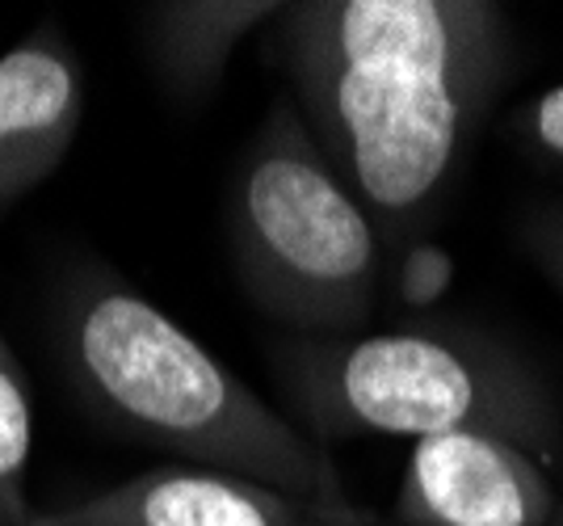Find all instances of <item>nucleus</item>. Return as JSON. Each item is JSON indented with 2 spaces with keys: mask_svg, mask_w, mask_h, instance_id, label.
I'll use <instances>...</instances> for the list:
<instances>
[{
  "mask_svg": "<svg viewBox=\"0 0 563 526\" xmlns=\"http://www.w3.org/2000/svg\"><path fill=\"white\" fill-rule=\"evenodd\" d=\"M85 122V64L59 25L0 55V211L64 165Z\"/></svg>",
  "mask_w": 563,
  "mask_h": 526,
  "instance_id": "6",
  "label": "nucleus"
},
{
  "mask_svg": "<svg viewBox=\"0 0 563 526\" xmlns=\"http://www.w3.org/2000/svg\"><path fill=\"white\" fill-rule=\"evenodd\" d=\"M450 274H454V265L442 249H433V244H412V249H404V262H399V295H404V304H433L442 291H446Z\"/></svg>",
  "mask_w": 563,
  "mask_h": 526,
  "instance_id": "12",
  "label": "nucleus"
},
{
  "mask_svg": "<svg viewBox=\"0 0 563 526\" xmlns=\"http://www.w3.org/2000/svg\"><path fill=\"white\" fill-rule=\"evenodd\" d=\"M55 346L76 401L101 426L307 502L324 447L106 265H76L55 295Z\"/></svg>",
  "mask_w": 563,
  "mask_h": 526,
  "instance_id": "2",
  "label": "nucleus"
},
{
  "mask_svg": "<svg viewBox=\"0 0 563 526\" xmlns=\"http://www.w3.org/2000/svg\"><path fill=\"white\" fill-rule=\"evenodd\" d=\"M509 131L526 152H534L551 165H563V85H551L526 106H517Z\"/></svg>",
  "mask_w": 563,
  "mask_h": 526,
  "instance_id": "10",
  "label": "nucleus"
},
{
  "mask_svg": "<svg viewBox=\"0 0 563 526\" xmlns=\"http://www.w3.org/2000/svg\"><path fill=\"white\" fill-rule=\"evenodd\" d=\"M278 13V0H156L140 9L143 55L177 106H198L235 47Z\"/></svg>",
  "mask_w": 563,
  "mask_h": 526,
  "instance_id": "8",
  "label": "nucleus"
},
{
  "mask_svg": "<svg viewBox=\"0 0 563 526\" xmlns=\"http://www.w3.org/2000/svg\"><path fill=\"white\" fill-rule=\"evenodd\" d=\"M521 249L563 295V207H539L521 219Z\"/></svg>",
  "mask_w": 563,
  "mask_h": 526,
  "instance_id": "13",
  "label": "nucleus"
},
{
  "mask_svg": "<svg viewBox=\"0 0 563 526\" xmlns=\"http://www.w3.org/2000/svg\"><path fill=\"white\" fill-rule=\"evenodd\" d=\"M547 526H563V497H560V505H555V514H551V523Z\"/></svg>",
  "mask_w": 563,
  "mask_h": 526,
  "instance_id": "15",
  "label": "nucleus"
},
{
  "mask_svg": "<svg viewBox=\"0 0 563 526\" xmlns=\"http://www.w3.org/2000/svg\"><path fill=\"white\" fill-rule=\"evenodd\" d=\"M295 526H378V518L345 497L341 476H336V463H332V454H324L316 489H311V497H307L303 509H299Z\"/></svg>",
  "mask_w": 563,
  "mask_h": 526,
  "instance_id": "11",
  "label": "nucleus"
},
{
  "mask_svg": "<svg viewBox=\"0 0 563 526\" xmlns=\"http://www.w3.org/2000/svg\"><path fill=\"white\" fill-rule=\"evenodd\" d=\"M299 430L329 442L488 430L555 459L563 413L539 362L471 320H408L357 337H282L269 346Z\"/></svg>",
  "mask_w": 563,
  "mask_h": 526,
  "instance_id": "3",
  "label": "nucleus"
},
{
  "mask_svg": "<svg viewBox=\"0 0 563 526\" xmlns=\"http://www.w3.org/2000/svg\"><path fill=\"white\" fill-rule=\"evenodd\" d=\"M269 59L387 249H412L505 94L517 47L509 9L488 0H303L269 22Z\"/></svg>",
  "mask_w": 563,
  "mask_h": 526,
  "instance_id": "1",
  "label": "nucleus"
},
{
  "mask_svg": "<svg viewBox=\"0 0 563 526\" xmlns=\"http://www.w3.org/2000/svg\"><path fill=\"white\" fill-rule=\"evenodd\" d=\"M25 526H76V523H68L59 509H30Z\"/></svg>",
  "mask_w": 563,
  "mask_h": 526,
  "instance_id": "14",
  "label": "nucleus"
},
{
  "mask_svg": "<svg viewBox=\"0 0 563 526\" xmlns=\"http://www.w3.org/2000/svg\"><path fill=\"white\" fill-rule=\"evenodd\" d=\"M303 502L202 463H161L59 509L76 526H295Z\"/></svg>",
  "mask_w": 563,
  "mask_h": 526,
  "instance_id": "7",
  "label": "nucleus"
},
{
  "mask_svg": "<svg viewBox=\"0 0 563 526\" xmlns=\"http://www.w3.org/2000/svg\"><path fill=\"white\" fill-rule=\"evenodd\" d=\"M555 459L488 430L412 442L391 523L399 526H547L560 505Z\"/></svg>",
  "mask_w": 563,
  "mask_h": 526,
  "instance_id": "5",
  "label": "nucleus"
},
{
  "mask_svg": "<svg viewBox=\"0 0 563 526\" xmlns=\"http://www.w3.org/2000/svg\"><path fill=\"white\" fill-rule=\"evenodd\" d=\"M228 240L244 295L290 337H357L371 325L391 249L290 101L240 152Z\"/></svg>",
  "mask_w": 563,
  "mask_h": 526,
  "instance_id": "4",
  "label": "nucleus"
},
{
  "mask_svg": "<svg viewBox=\"0 0 563 526\" xmlns=\"http://www.w3.org/2000/svg\"><path fill=\"white\" fill-rule=\"evenodd\" d=\"M25 468H30V392L25 371L0 337V526H25Z\"/></svg>",
  "mask_w": 563,
  "mask_h": 526,
  "instance_id": "9",
  "label": "nucleus"
}]
</instances>
